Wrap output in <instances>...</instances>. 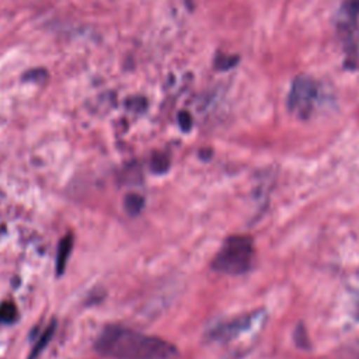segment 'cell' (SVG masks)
I'll return each mask as SVG.
<instances>
[{"label": "cell", "instance_id": "obj_1", "mask_svg": "<svg viewBox=\"0 0 359 359\" xmlns=\"http://www.w3.org/2000/svg\"><path fill=\"white\" fill-rule=\"evenodd\" d=\"M98 353L112 359H175L178 351L168 341L139 331L108 325L95 339Z\"/></svg>", "mask_w": 359, "mask_h": 359}, {"label": "cell", "instance_id": "obj_2", "mask_svg": "<svg viewBox=\"0 0 359 359\" xmlns=\"http://www.w3.org/2000/svg\"><path fill=\"white\" fill-rule=\"evenodd\" d=\"M254 261L252 240L247 236L236 234L227 237L216 252L212 268L227 275H241L247 272Z\"/></svg>", "mask_w": 359, "mask_h": 359}, {"label": "cell", "instance_id": "obj_3", "mask_svg": "<svg viewBox=\"0 0 359 359\" xmlns=\"http://www.w3.org/2000/svg\"><path fill=\"white\" fill-rule=\"evenodd\" d=\"M318 87L317 83L306 76L296 77L292 83L289 95H287V107L289 111L299 118H307L317 101Z\"/></svg>", "mask_w": 359, "mask_h": 359}, {"label": "cell", "instance_id": "obj_4", "mask_svg": "<svg viewBox=\"0 0 359 359\" xmlns=\"http://www.w3.org/2000/svg\"><path fill=\"white\" fill-rule=\"evenodd\" d=\"M257 314L258 313H252V314H245L243 317L234 318L231 321H226L219 324L217 327H215L210 331V338L213 341H219V342H227L233 338L240 337L243 332H245L257 320Z\"/></svg>", "mask_w": 359, "mask_h": 359}, {"label": "cell", "instance_id": "obj_5", "mask_svg": "<svg viewBox=\"0 0 359 359\" xmlns=\"http://www.w3.org/2000/svg\"><path fill=\"white\" fill-rule=\"evenodd\" d=\"M72 248H73V237H72V234H66L60 240L59 247H57V254H56V273L57 275L63 273L67 258L72 252Z\"/></svg>", "mask_w": 359, "mask_h": 359}, {"label": "cell", "instance_id": "obj_6", "mask_svg": "<svg viewBox=\"0 0 359 359\" xmlns=\"http://www.w3.org/2000/svg\"><path fill=\"white\" fill-rule=\"evenodd\" d=\"M55 323H52L50 325H48L46 328H45V331L41 334V337L38 338V341H36V344L34 345V348H32V351H31V353H29V358L28 359H35L42 351H43V348L48 345V342L50 341V338H52V335H53V331H55Z\"/></svg>", "mask_w": 359, "mask_h": 359}, {"label": "cell", "instance_id": "obj_7", "mask_svg": "<svg viewBox=\"0 0 359 359\" xmlns=\"http://www.w3.org/2000/svg\"><path fill=\"white\" fill-rule=\"evenodd\" d=\"M17 307L13 302L7 300L0 304V323L3 324H11L17 318Z\"/></svg>", "mask_w": 359, "mask_h": 359}, {"label": "cell", "instance_id": "obj_8", "mask_svg": "<svg viewBox=\"0 0 359 359\" xmlns=\"http://www.w3.org/2000/svg\"><path fill=\"white\" fill-rule=\"evenodd\" d=\"M150 167L157 174L165 172L170 167V157L165 153H156L150 160Z\"/></svg>", "mask_w": 359, "mask_h": 359}, {"label": "cell", "instance_id": "obj_9", "mask_svg": "<svg viewBox=\"0 0 359 359\" xmlns=\"http://www.w3.org/2000/svg\"><path fill=\"white\" fill-rule=\"evenodd\" d=\"M125 209L129 215H137L143 208V198L137 194H129L125 198Z\"/></svg>", "mask_w": 359, "mask_h": 359}, {"label": "cell", "instance_id": "obj_10", "mask_svg": "<svg viewBox=\"0 0 359 359\" xmlns=\"http://www.w3.org/2000/svg\"><path fill=\"white\" fill-rule=\"evenodd\" d=\"M236 63H237V57H233V56H217L215 62L217 69H230Z\"/></svg>", "mask_w": 359, "mask_h": 359}, {"label": "cell", "instance_id": "obj_11", "mask_svg": "<svg viewBox=\"0 0 359 359\" xmlns=\"http://www.w3.org/2000/svg\"><path fill=\"white\" fill-rule=\"evenodd\" d=\"M178 123H180V126H181L182 130H189L191 126H192V118H191V115H189L187 111L180 112V115H178Z\"/></svg>", "mask_w": 359, "mask_h": 359}]
</instances>
